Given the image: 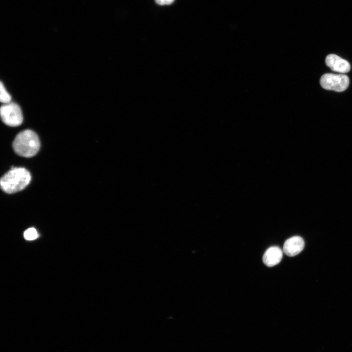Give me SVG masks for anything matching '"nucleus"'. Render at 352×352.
<instances>
[{
    "mask_svg": "<svg viewBox=\"0 0 352 352\" xmlns=\"http://www.w3.org/2000/svg\"><path fill=\"white\" fill-rule=\"evenodd\" d=\"M29 172L24 168L12 167L1 178V189L8 194H13L24 189L31 180Z\"/></svg>",
    "mask_w": 352,
    "mask_h": 352,
    "instance_id": "obj_1",
    "label": "nucleus"
},
{
    "mask_svg": "<svg viewBox=\"0 0 352 352\" xmlns=\"http://www.w3.org/2000/svg\"><path fill=\"white\" fill-rule=\"evenodd\" d=\"M13 147L18 155L30 157L39 151L40 142L37 134L31 130H25L19 132L15 138Z\"/></svg>",
    "mask_w": 352,
    "mask_h": 352,
    "instance_id": "obj_2",
    "label": "nucleus"
},
{
    "mask_svg": "<svg viewBox=\"0 0 352 352\" xmlns=\"http://www.w3.org/2000/svg\"><path fill=\"white\" fill-rule=\"evenodd\" d=\"M320 83L324 89L342 92L348 88L349 78L343 74L326 73L321 77Z\"/></svg>",
    "mask_w": 352,
    "mask_h": 352,
    "instance_id": "obj_3",
    "label": "nucleus"
},
{
    "mask_svg": "<svg viewBox=\"0 0 352 352\" xmlns=\"http://www.w3.org/2000/svg\"><path fill=\"white\" fill-rule=\"evenodd\" d=\"M0 117L3 122L11 127L20 125L23 121L22 110L18 105L10 102L0 107Z\"/></svg>",
    "mask_w": 352,
    "mask_h": 352,
    "instance_id": "obj_4",
    "label": "nucleus"
},
{
    "mask_svg": "<svg viewBox=\"0 0 352 352\" xmlns=\"http://www.w3.org/2000/svg\"><path fill=\"white\" fill-rule=\"evenodd\" d=\"M305 242L300 236H293L286 241L283 246V252L290 257L299 254L304 249Z\"/></svg>",
    "mask_w": 352,
    "mask_h": 352,
    "instance_id": "obj_5",
    "label": "nucleus"
},
{
    "mask_svg": "<svg viewBox=\"0 0 352 352\" xmlns=\"http://www.w3.org/2000/svg\"><path fill=\"white\" fill-rule=\"evenodd\" d=\"M326 64L333 71L341 73L348 72L351 69L349 63L339 56L331 54L326 58Z\"/></svg>",
    "mask_w": 352,
    "mask_h": 352,
    "instance_id": "obj_6",
    "label": "nucleus"
},
{
    "mask_svg": "<svg viewBox=\"0 0 352 352\" xmlns=\"http://www.w3.org/2000/svg\"><path fill=\"white\" fill-rule=\"evenodd\" d=\"M283 257V250L278 246L268 248L264 254L263 261L268 267H272L279 264Z\"/></svg>",
    "mask_w": 352,
    "mask_h": 352,
    "instance_id": "obj_7",
    "label": "nucleus"
},
{
    "mask_svg": "<svg viewBox=\"0 0 352 352\" xmlns=\"http://www.w3.org/2000/svg\"><path fill=\"white\" fill-rule=\"evenodd\" d=\"M0 100L4 104L9 103L11 102V96L6 90L2 83L0 82Z\"/></svg>",
    "mask_w": 352,
    "mask_h": 352,
    "instance_id": "obj_8",
    "label": "nucleus"
},
{
    "mask_svg": "<svg viewBox=\"0 0 352 352\" xmlns=\"http://www.w3.org/2000/svg\"><path fill=\"white\" fill-rule=\"evenodd\" d=\"M38 237V233L34 228H30L24 232V237L27 240H33Z\"/></svg>",
    "mask_w": 352,
    "mask_h": 352,
    "instance_id": "obj_9",
    "label": "nucleus"
},
{
    "mask_svg": "<svg viewBox=\"0 0 352 352\" xmlns=\"http://www.w3.org/2000/svg\"><path fill=\"white\" fill-rule=\"evenodd\" d=\"M175 0H155V2L160 5H170L172 4Z\"/></svg>",
    "mask_w": 352,
    "mask_h": 352,
    "instance_id": "obj_10",
    "label": "nucleus"
}]
</instances>
